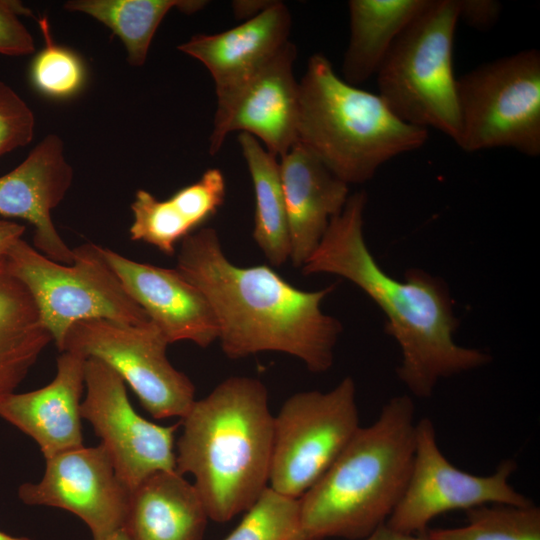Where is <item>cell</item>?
I'll return each mask as SVG.
<instances>
[{
    "label": "cell",
    "mask_w": 540,
    "mask_h": 540,
    "mask_svg": "<svg viewBox=\"0 0 540 540\" xmlns=\"http://www.w3.org/2000/svg\"><path fill=\"white\" fill-rule=\"evenodd\" d=\"M298 521V499L268 487L224 540H294Z\"/></svg>",
    "instance_id": "28"
},
{
    "label": "cell",
    "mask_w": 540,
    "mask_h": 540,
    "mask_svg": "<svg viewBox=\"0 0 540 540\" xmlns=\"http://www.w3.org/2000/svg\"><path fill=\"white\" fill-rule=\"evenodd\" d=\"M361 540H432L427 534L407 533L395 530L386 524Z\"/></svg>",
    "instance_id": "33"
},
{
    "label": "cell",
    "mask_w": 540,
    "mask_h": 540,
    "mask_svg": "<svg viewBox=\"0 0 540 540\" xmlns=\"http://www.w3.org/2000/svg\"><path fill=\"white\" fill-rule=\"evenodd\" d=\"M457 0H431L398 37L379 71L378 95L402 121L459 135L453 45Z\"/></svg>",
    "instance_id": "6"
},
{
    "label": "cell",
    "mask_w": 540,
    "mask_h": 540,
    "mask_svg": "<svg viewBox=\"0 0 540 540\" xmlns=\"http://www.w3.org/2000/svg\"><path fill=\"white\" fill-rule=\"evenodd\" d=\"M38 23L45 46L31 62V83L37 91L51 98L73 96L84 85V64L75 52L54 42L46 17L38 19Z\"/></svg>",
    "instance_id": "27"
},
{
    "label": "cell",
    "mask_w": 540,
    "mask_h": 540,
    "mask_svg": "<svg viewBox=\"0 0 540 540\" xmlns=\"http://www.w3.org/2000/svg\"><path fill=\"white\" fill-rule=\"evenodd\" d=\"M35 125V115L29 105L0 80V156L28 145Z\"/></svg>",
    "instance_id": "29"
},
{
    "label": "cell",
    "mask_w": 540,
    "mask_h": 540,
    "mask_svg": "<svg viewBox=\"0 0 540 540\" xmlns=\"http://www.w3.org/2000/svg\"><path fill=\"white\" fill-rule=\"evenodd\" d=\"M238 143L254 190L253 239L269 263L280 266L290 259L291 246L279 163L248 133L240 132Z\"/></svg>",
    "instance_id": "24"
},
{
    "label": "cell",
    "mask_w": 540,
    "mask_h": 540,
    "mask_svg": "<svg viewBox=\"0 0 540 540\" xmlns=\"http://www.w3.org/2000/svg\"><path fill=\"white\" fill-rule=\"evenodd\" d=\"M20 1L0 0V54L25 56L35 50L34 39L20 16H32Z\"/></svg>",
    "instance_id": "30"
},
{
    "label": "cell",
    "mask_w": 540,
    "mask_h": 540,
    "mask_svg": "<svg viewBox=\"0 0 540 540\" xmlns=\"http://www.w3.org/2000/svg\"><path fill=\"white\" fill-rule=\"evenodd\" d=\"M102 253L128 294L169 344L191 341L207 347L218 339L207 300L176 268L137 262L106 247H102Z\"/></svg>",
    "instance_id": "16"
},
{
    "label": "cell",
    "mask_w": 540,
    "mask_h": 540,
    "mask_svg": "<svg viewBox=\"0 0 540 540\" xmlns=\"http://www.w3.org/2000/svg\"><path fill=\"white\" fill-rule=\"evenodd\" d=\"M208 520L193 483L159 471L130 492L122 530L129 540H202Z\"/></svg>",
    "instance_id": "21"
},
{
    "label": "cell",
    "mask_w": 540,
    "mask_h": 540,
    "mask_svg": "<svg viewBox=\"0 0 540 540\" xmlns=\"http://www.w3.org/2000/svg\"><path fill=\"white\" fill-rule=\"evenodd\" d=\"M92 540H129L125 532L120 529L107 537L101 538V539H92Z\"/></svg>",
    "instance_id": "35"
},
{
    "label": "cell",
    "mask_w": 540,
    "mask_h": 540,
    "mask_svg": "<svg viewBox=\"0 0 540 540\" xmlns=\"http://www.w3.org/2000/svg\"><path fill=\"white\" fill-rule=\"evenodd\" d=\"M293 266L302 268L318 247L331 219L348 197V185L334 176L304 145L296 142L280 157Z\"/></svg>",
    "instance_id": "19"
},
{
    "label": "cell",
    "mask_w": 540,
    "mask_h": 540,
    "mask_svg": "<svg viewBox=\"0 0 540 540\" xmlns=\"http://www.w3.org/2000/svg\"><path fill=\"white\" fill-rule=\"evenodd\" d=\"M296 55V46L287 42L240 87L217 99L211 155L221 149L227 135L234 131L260 139L276 158L297 142L299 83L293 73Z\"/></svg>",
    "instance_id": "14"
},
{
    "label": "cell",
    "mask_w": 540,
    "mask_h": 540,
    "mask_svg": "<svg viewBox=\"0 0 540 540\" xmlns=\"http://www.w3.org/2000/svg\"><path fill=\"white\" fill-rule=\"evenodd\" d=\"M458 19L469 27L486 31L498 21L502 5L495 0H457Z\"/></svg>",
    "instance_id": "31"
},
{
    "label": "cell",
    "mask_w": 540,
    "mask_h": 540,
    "mask_svg": "<svg viewBox=\"0 0 540 540\" xmlns=\"http://www.w3.org/2000/svg\"><path fill=\"white\" fill-rule=\"evenodd\" d=\"M85 360L61 352L57 372L46 386L11 393L0 402V417L31 437L44 458L83 445L81 397Z\"/></svg>",
    "instance_id": "17"
},
{
    "label": "cell",
    "mask_w": 540,
    "mask_h": 540,
    "mask_svg": "<svg viewBox=\"0 0 540 540\" xmlns=\"http://www.w3.org/2000/svg\"><path fill=\"white\" fill-rule=\"evenodd\" d=\"M291 15L280 1L240 25L216 34H197L177 48L204 64L217 99L240 87L289 42Z\"/></svg>",
    "instance_id": "18"
},
{
    "label": "cell",
    "mask_w": 540,
    "mask_h": 540,
    "mask_svg": "<svg viewBox=\"0 0 540 540\" xmlns=\"http://www.w3.org/2000/svg\"><path fill=\"white\" fill-rule=\"evenodd\" d=\"M459 135L465 152L511 148L540 155V52L527 49L457 78Z\"/></svg>",
    "instance_id": "8"
},
{
    "label": "cell",
    "mask_w": 540,
    "mask_h": 540,
    "mask_svg": "<svg viewBox=\"0 0 540 540\" xmlns=\"http://www.w3.org/2000/svg\"><path fill=\"white\" fill-rule=\"evenodd\" d=\"M169 345L152 322L129 325L103 319L80 321L60 352L100 360L127 383L155 419L183 418L195 402L191 380L169 362Z\"/></svg>",
    "instance_id": "10"
},
{
    "label": "cell",
    "mask_w": 540,
    "mask_h": 540,
    "mask_svg": "<svg viewBox=\"0 0 540 540\" xmlns=\"http://www.w3.org/2000/svg\"><path fill=\"white\" fill-rule=\"evenodd\" d=\"M26 227L14 221L0 220V256H6L10 248L22 238Z\"/></svg>",
    "instance_id": "32"
},
{
    "label": "cell",
    "mask_w": 540,
    "mask_h": 540,
    "mask_svg": "<svg viewBox=\"0 0 540 540\" xmlns=\"http://www.w3.org/2000/svg\"><path fill=\"white\" fill-rule=\"evenodd\" d=\"M225 193V178L217 168L206 170L197 181L165 200L139 189L131 204L130 238L172 256L184 238L214 217L224 203Z\"/></svg>",
    "instance_id": "20"
},
{
    "label": "cell",
    "mask_w": 540,
    "mask_h": 540,
    "mask_svg": "<svg viewBox=\"0 0 540 540\" xmlns=\"http://www.w3.org/2000/svg\"><path fill=\"white\" fill-rule=\"evenodd\" d=\"M176 269L207 300L228 358L276 351L298 358L313 373L331 368L342 326L321 304L333 285L304 291L267 265L236 266L211 227L180 242Z\"/></svg>",
    "instance_id": "1"
},
{
    "label": "cell",
    "mask_w": 540,
    "mask_h": 540,
    "mask_svg": "<svg viewBox=\"0 0 540 540\" xmlns=\"http://www.w3.org/2000/svg\"><path fill=\"white\" fill-rule=\"evenodd\" d=\"M51 341L29 291L0 256V402L15 392Z\"/></svg>",
    "instance_id": "23"
},
{
    "label": "cell",
    "mask_w": 540,
    "mask_h": 540,
    "mask_svg": "<svg viewBox=\"0 0 540 540\" xmlns=\"http://www.w3.org/2000/svg\"><path fill=\"white\" fill-rule=\"evenodd\" d=\"M273 1H235L233 9L237 17L244 18L247 16L253 17L259 12L266 9Z\"/></svg>",
    "instance_id": "34"
},
{
    "label": "cell",
    "mask_w": 540,
    "mask_h": 540,
    "mask_svg": "<svg viewBox=\"0 0 540 540\" xmlns=\"http://www.w3.org/2000/svg\"><path fill=\"white\" fill-rule=\"evenodd\" d=\"M0 540H31V539L24 536H20V537L12 536V535H9L7 533L0 531Z\"/></svg>",
    "instance_id": "36"
},
{
    "label": "cell",
    "mask_w": 540,
    "mask_h": 540,
    "mask_svg": "<svg viewBox=\"0 0 540 540\" xmlns=\"http://www.w3.org/2000/svg\"><path fill=\"white\" fill-rule=\"evenodd\" d=\"M415 408L391 398L299 499L294 540H361L386 524L406 487L415 450Z\"/></svg>",
    "instance_id": "4"
},
{
    "label": "cell",
    "mask_w": 540,
    "mask_h": 540,
    "mask_svg": "<svg viewBox=\"0 0 540 540\" xmlns=\"http://www.w3.org/2000/svg\"><path fill=\"white\" fill-rule=\"evenodd\" d=\"M366 202L364 191L349 195L301 270L345 278L379 306L401 351L399 379L412 394L427 398L441 379L481 367L490 357L454 341L457 319L439 278L410 269L398 281L378 265L363 235Z\"/></svg>",
    "instance_id": "2"
},
{
    "label": "cell",
    "mask_w": 540,
    "mask_h": 540,
    "mask_svg": "<svg viewBox=\"0 0 540 540\" xmlns=\"http://www.w3.org/2000/svg\"><path fill=\"white\" fill-rule=\"evenodd\" d=\"M274 416L265 385L233 376L181 418L176 471L191 474L209 519L227 522L268 488Z\"/></svg>",
    "instance_id": "3"
},
{
    "label": "cell",
    "mask_w": 540,
    "mask_h": 540,
    "mask_svg": "<svg viewBox=\"0 0 540 540\" xmlns=\"http://www.w3.org/2000/svg\"><path fill=\"white\" fill-rule=\"evenodd\" d=\"M427 139V129L399 119L378 94L344 81L324 55L310 57L299 82L297 141L338 179L366 182Z\"/></svg>",
    "instance_id": "5"
},
{
    "label": "cell",
    "mask_w": 540,
    "mask_h": 540,
    "mask_svg": "<svg viewBox=\"0 0 540 540\" xmlns=\"http://www.w3.org/2000/svg\"><path fill=\"white\" fill-rule=\"evenodd\" d=\"M69 265L50 260L22 238L6 254L11 273L29 291L42 324L59 351L68 330L85 320L138 325L149 321L105 260L102 247L72 249Z\"/></svg>",
    "instance_id": "7"
},
{
    "label": "cell",
    "mask_w": 540,
    "mask_h": 540,
    "mask_svg": "<svg viewBox=\"0 0 540 540\" xmlns=\"http://www.w3.org/2000/svg\"><path fill=\"white\" fill-rule=\"evenodd\" d=\"M84 383L81 416L101 438L117 477L130 492L156 472L176 470L175 433L180 422L164 426L139 415L125 382L100 360H85Z\"/></svg>",
    "instance_id": "12"
},
{
    "label": "cell",
    "mask_w": 540,
    "mask_h": 540,
    "mask_svg": "<svg viewBox=\"0 0 540 540\" xmlns=\"http://www.w3.org/2000/svg\"><path fill=\"white\" fill-rule=\"evenodd\" d=\"M72 181L73 169L56 134H48L17 167L0 177V215L31 223L33 247L67 265L73 262V251L58 233L52 210L62 202Z\"/></svg>",
    "instance_id": "15"
},
{
    "label": "cell",
    "mask_w": 540,
    "mask_h": 540,
    "mask_svg": "<svg viewBox=\"0 0 540 540\" xmlns=\"http://www.w3.org/2000/svg\"><path fill=\"white\" fill-rule=\"evenodd\" d=\"M360 428L351 377L327 392L290 396L274 416L268 487L299 499L327 471Z\"/></svg>",
    "instance_id": "9"
},
{
    "label": "cell",
    "mask_w": 540,
    "mask_h": 540,
    "mask_svg": "<svg viewBox=\"0 0 540 540\" xmlns=\"http://www.w3.org/2000/svg\"><path fill=\"white\" fill-rule=\"evenodd\" d=\"M208 2L203 0H70L63 7L91 16L118 36L127 51V61L142 66L154 34L174 8L192 14Z\"/></svg>",
    "instance_id": "25"
},
{
    "label": "cell",
    "mask_w": 540,
    "mask_h": 540,
    "mask_svg": "<svg viewBox=\"0 0 540 540\" xmlns=\"http://www.w3.org/2000/svg\"><path fill=\"white\" fill-rule=\"evenodd\" d=\"M45 460L41 480L18 488V497L24 504L73 513L87 525L92 539L122 529L130 491L117 477L102 444L82 445Z\"/></svg>",
    "instance_id": "13"
},
{
    "label": "cell",
    "mask_w": 540,
    "mask_h": 540,
    "mask_svg": "<svg viewBox=\"0 0 540 540\" xmlns=\"http://www.w3.org/2000/svg\"><path fill=\"white\" fill-rule=\"evenodd\" d=\"M516 469L503 461L490 475L480 476L455 467L440 450L433 422L416 423L415 450L404 492L386 525L402 532L421 534L437 516L489 504L529 505V498L510 484Z\"/></svg>",
    "instance_id": "11"
},
{
    "label": "cell",
    "mask_w": 540,
    "mask_h": 540,
    "mask_svg": "<svg viewBox=\"0 0 540 540\" xmlns=\"http://www.w3.org/2000/svg\"><path fill=\"white\" fill-rule=\"evenodd\" d=\"M431 0H351L350 35L345 51L343 80L357 86L379 71L403 31Z\"/></svg>",
    "instance_id": "22"
},
{
    "label": "cell",
    "mask_w": 540,
    "mask_h": 540,
    "mask_svg": "<svg viewBox=\"0 0 540 540\" xmlns=\"http://www.w3.org/2000/svg\"><path fill=\"white\" fill-rule=\"evenodd\" d=\"M462 526L430 529L432 540H540V509L529 505L489 504L466 511Z\"/></svg>",
    "instance_id": "26"
}]
</instances>
